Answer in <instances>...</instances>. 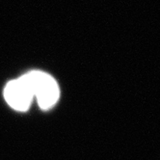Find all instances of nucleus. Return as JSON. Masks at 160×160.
<instances>
[{"label": "nucleus", "mask_w": 160, "mask_h": 160, "mask_svg": "<svg viewBox=\"0 0 160 160\" xmlns=\"http://www.w3.org/2000/svg\"><path fill=\"white\" fill-rule=\"evenodd\" d=\"M23 76L42 110H48L55 105L60 92L52 76L39 71L30 72Z\"/></svg>", "instance_id": "f257e3e1"}, {"label": "nucleus", "mask_w": 160, "mask_h": 160, "mask_svg": "<svg viewBox=\"0 0 160 160\" xmlns=\"http://www.w3.org/2000/svg\"><path fill=\"white\" fill-rule=\"evenodd\" d=\"M4 97L7 103L15 110L26 111L30 107L34 95L24 76H21L7 84Z\"/></svg>", "instance_id": "f03ea898"}]
</instances>
